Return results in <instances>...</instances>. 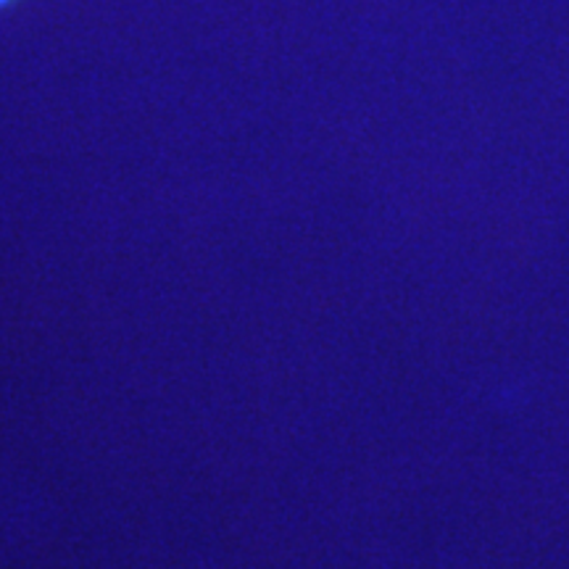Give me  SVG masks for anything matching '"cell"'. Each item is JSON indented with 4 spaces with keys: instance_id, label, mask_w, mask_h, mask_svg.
Listing matches in <instances>:
<instances>
[{
    "instance_id": "obj_1",
    "label": "cell",
    "mask_w": 569,
    "mask_h": 569,
    "mask_svg": "<svg viewBox=\"0 0 569 569\" xmlns=\"http://www.w3.org/2000/svg\"><path fill=\"white\" fill-rule=\"evenodd\" d=\"M13 0H0V9H6V6H11Z\"/></svg>"
}]
</instances>
